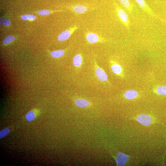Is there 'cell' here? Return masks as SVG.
Returning <instances> with one entry per match:
<instances>
[{
    "mask_svg": "<svg viewBox=\"0 0 166 166\" xmlns=\"http://www.w3.org/2000/svg\"><path fill=\"white\" fill-rule=\"evenodd\" d=\"M115 9L119 18L122 24L129 31H130V21L128 15L119 5L115 3L114 4Z\"/></svg>",
    "mask_w": 166,
    "mask_h": 166,
    "instance_id": "obj_1",
    "label": "cell"
},
{
    "mask_svg": "<svg viewBox=\"0 0 166 166\" xmlns=\"http://www.w3.org/2000/svg\"><path fill=\"white\" fill-rule=\"evenodd\" d=\"M140 8L146 13L152 17L156 18H159L153 13V11L144 0H135Z\"/></svg>",
    "mask_w": 166,
    "mask_h": 166,
    "instance_id": "obj_2",
    "label": "cell"
},
{
    "mask_svg": "<svg viewBox=\"0 0 166 166\" xmlns=\"http://www.w3.org/2000/svg\"><path fill=\"white\" fill-rule=\"evenodd\" d=\"M78 27L75 25L69 30L63 31L58 35V39L59 41H63L68 39Z\"/></svg>",
    "mask_w": 166,
    "mask_h": 166,
    "instance_id": "obj_3",
    "label": "cell"
},
{
    "mask_svg": "<svg viewBox=\"0 0 166 166\" xmlns=\"http://www.w3.org/2000/svg\"><path fill=\"white\" fill-rule=\"evenodd\" d=\"M86 38L88 42L91 44H95L104 41L103 39L100 38L96 34L93 32L87 33Z\"/></svg>",
    "mask_w": 166,
    "mask_h": 166,
    "instance_id": "obj_4",
    "label": "cell"
},
{
    "mask_svg": "<svg viewBox=\"0 0 166 166\" xmlns=\"http://www.w3.org/2000/svg\"><path fill=\"white\" fill-rule=\"evenodd\" d=\"M129 156L122 153H118L116 158V162L118 166H124L129 160Z\"/></svg>",
    "mask_w": 166,
    "mask_h": 166,
    "instance_id": "obj_5",
    "label": "cell"
},
{
    "mask_svg": "<svg viewBox=\"0 0 166 166\" xmlns=\"http://www.w3.org/2000/svg\"><path fill=\"white\" fill-rule=\"evenodd\" d=\"M137 120L141 124L145 126L150 125L151 121V117L145 114L139 116Z\"/></svg>",
    "mask_w": 166,
    "mask_h": 166,
    "instance_id": "obj_6",
    "label": "cell"
},
{
    "mask_svg": "<svg viewBox=\"0 0 166 166\" xmlns=\"http://www.w3.org/2000/svg\"><path fill=\"white\" fill-rule=\"evenodd\" d=\"M95 74L99 80L103 82L108 80V76L102 69L99 67L97 68L95 70Z\"/></svg>",
    "mask_w": 166,
    "mask_h": 166,
    "instance_id": "obj_7",
    "label": "cell"
},
{
    "mask_svg": "<svg viewBox=\"0 0 166 166\" xmlns=\"http://www.w3.org/2000/svg\"><path fill=\"white\" fill-rule=\"evenodd\" d=\"M120 2L129 13H132L134 9V6L129 0H119Z\"/></svg>",
    "mask_w": 166,
    "mask_h": 166,
    "instance_id": "obj_8",
    "label": "cell"
},
{
    "mask_svg": "<svg viewBox=\"0 0 166 166\" xmlns=\"http://www.w3.org/2000/svg\"><path fill=\"white\" fill-rule=\"evenodd\" d=\"M72 9L75 13L80 14L86 13L88 9L85 6L75 5L72 7Z\"/></svg>",
    "mask_w": 166,
    "mask_h": 166,
    "instance_id": "obj_9",
    "label": "cell"
},
{
    "mask_svg": "<svg viewBox=\"0 0 166 166\" xmlns=\"http://www.w3.org/2000/svg\"><path fill=\"white\" fill-rule=\"evenodd\" d=\"M124 95L126 98L129 99H132L137 97L138 94L135 90H129L126 91Z\"/></svg>",
    "mask_w": 166,
    "mask_h": 166,
    "instance_id": "obj_10",
    "label": "cell"
},
{
    "mask_svg": "<svg viewBox=\"0 0 166 166\" xmlns=\"http://www.w3.org/2000/svg\"><path fill=\"white\" fill-rule=\"evenodd\" d=\"M75 104L76 106L78 107L84 108L87 107L89 105V103L87 100L82 99H79L75 101Z\"/></svg>",
    "mask_w": 166,
    "mask_h": 166,
    "instance_id": "obj_11",
    "label": "cell"
},
{
    "mask_svg": "<svg viewBox=\"0 0 166 166\" xmlns=\"http://www.w3.org/2000/svg\"><path fill=\"white\" fill-rule=\"evenodd\" d=\"M73 61L74 66L77 67H79L82 64V58L80 55L77 54L74 57Z\"/></svg>",
    "mask_w": 166,
    "mask_h": 166,
    "instance_id": "obj_12",
    "label": "cell"
},
{
    "mask_svg": "<svg viewBox=\"0 0 166 166\" xmlns=\"http://www.w3.org/2000/svg\"><path fill=\"white\" fill-rule=\"evenodd\" d=\"M111 68L113 72L116 74L120 75L122 73V68L119 64H115L113 65Z\"/></svg>",
    "mask_w": 166,
    "mask_h": 166,
    "instance_id": "obj_13",
    "label": "cell"
},
{
    "mask_svg": "<svg viewBox=\"0 0 166 166\" xmlns=\"http://www.w3.org/2000/svg\"><path fill=\"white\" fill-rule=\"evenodd\" d=\"M65 51L63 50H59L52 51L51 55L52 57L54 58H58L63 56L64 54Z\"/></svg>",
    "mask_w": 166,
    "mask_h": 166,
    "instance_id": "obj_14",
    "label": "cell"
},
{
    "mask_svg": "<svg viewBox=\"0 0 166 166\" xmlns=\"http://www.w3.org/2000/svg\"><path fill=\"white\" fill-rule=\"evenodd\" d=\"M34 111L32 110L29 112L26 115V117L27 120L31 122L34 120L36 117Z\"/></svg>",
    "mask_w": 166,
    "mask_h": 166,
    "instance_id": "obj_15",
    "label": "cell"
},
{
    "mask_svg": "<svg viewBox=\"0 0 166 166\" xmlns=\"http://www.w3.org/2000/svg\"><path fill=\"white\" fill-rule=\"evenodd\" d=\"M157 92L161 95H166V86H160L157 87Z\"/></svg>",
    "mask_w": 166,
    "mask_h": 166,
    "instance_id": "obj_16",
    "label": "cell"
},
{
    "mask_svg": "<svg viewBox=\"0 0 166 166\" xmlns=\"http://www.w3.org/2000/svg\"><path fill=\"white\" fill-rule=\"evenodd\" d=\"M10 129L8 128H5L0 132V139H1L8 135L10 133Z\"/></svg>",
    "mask_w": 166,
    "mask_h": 166,
    "instance_id": "obj_17",
    "label": "cell"
},
{
    "mask_svg": "<svg viewBox=\"0 0 166 166\" xmlns=\"http://www.w3.org/2000/svg\"><path fill=\"white\" fill-rule=\"evenodd\" d=\"M1 24L5 26H9L11 25L10 20L8 19L1 18L0 19Z\"/></svg>",
    "mask_w": 166,
    "mask_h": 166,
    "instance_id": "obj_18",
    "label": "cell"
},
{
    "mask_svg": "<svg viewBox=\"0 0 166 166\" xmlns=\"http://www.w3.org/2000/svg\"><path fill=\"white\" fill-rule=\"evenodd\" d=\"M15 37L13 36H9L5 38L3 41V43L5 44H8L15 40Z\"/></svg>",
    "mask_w": 166,
    "mask_h": 166,
    "instance_id": "obj_19",
    "label": "cell"
},
{
    "mask_svg": "<svg viewBox=\"0 0 166 166\" xmlns=\"http://www.w3.org/2000/svg\"><path fill=\"white\" fill-rule=\"evenodd\" d=\"M22 19L25 20H33L35 19V16L32 15H22Z\"/></svg>",
    "mask_w": 166,
    "mask_h": 166,
    "instance_id": "obj_20",
    "label": "cell"
},
{
    "mask_svg": "<svg viewBox=\"0 0 166 166\" xmlns=\"http://www.w3.org/2000/svg\"><path fill=\"white\" fill-rule=\"evenodd\" d=\"M51 13V11L47 10H42L38 11V13L41 15H49Z\"/></svg>",
    "mask_w": 166,
    "mask_h": 166,
    "instance_id": "obj_21",
    "label": "cell"
}]
</instances>
